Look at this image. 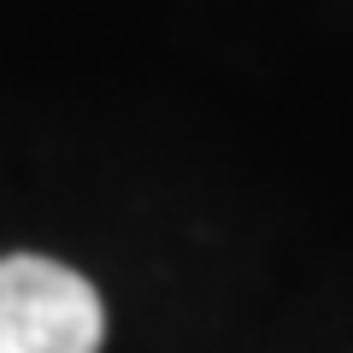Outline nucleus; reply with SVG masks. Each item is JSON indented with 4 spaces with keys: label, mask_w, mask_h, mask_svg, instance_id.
I'll return each instance as SVG.
<instances>
[{
    "label": "nucleus",
    "mask_w": 353,
    "mask_h": 353,
    "mask_svg": "<svg viewBox=\"0 0 353 353\" xmlns=\"http://www.w3.org/2000/svg\"><path fill=\"white\" fill-rule=\"evenodd\" d=\"M106 312L71 265L12 253L0 259V353H101Z\"/></svg>",
    "instance_id": "nucleus-1"
}]
</instances>
